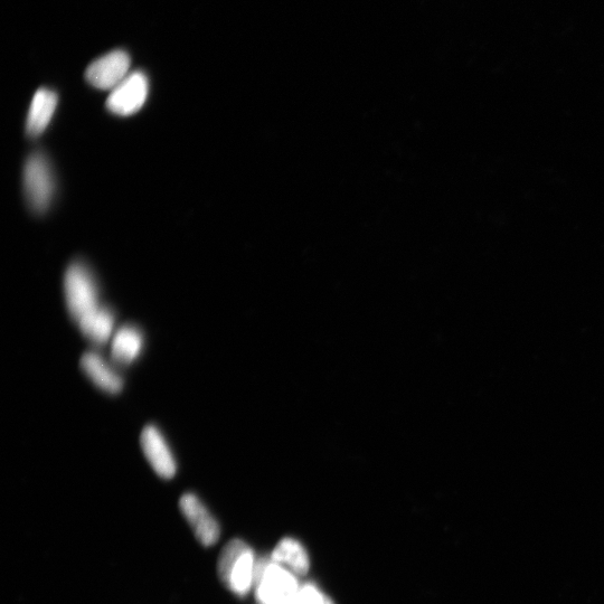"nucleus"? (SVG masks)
I'll return each mask as SVG.
<instances>
[{"instance_id": "nucleus-1", "label": "nucleus", "mask_w": 604, "mask_h": 604, "mask_svg": "<svg viewBox=\"0 0 604 604\" xmlns=\"http://www.w3.org/2000/svg\"><path fill=\"white\" fill-rule=\"evenodd\" d=\"M257 562L256 555L247 543L233 540L225 545L220 554L217 573L235 596L245 597L254 587Z\"/></svg>"}, {"instance_id": "nucleus-2", "label": "nucleus", "mask_w": 604, "mask_h": 604, "mask_svg": "<svg viewBox=\"0 0 604 604\" xmlns=\"http://www.w3.org/2000/svg\"><path fill=\"white\" fill-rule=\"evenodd\" d=\"M300 587L297 575L270 556L258 560L253 589L259 604H295Z\"/></svg>"}, {"instance_id": "nucleus-3", "label": "nucleus", "mask_w": 604, "mask_h": 604, "mask_svg": "<svg viewBox=\"0 0 604 604\" xmlns=\"http://www.w3.org/2000/svg\"><path fill=\"white\" fill-rule=\"evenodd\" d=\"M63 287L66 308L75 323L101 307L98 283L86 264L80 261L70 264Z\"/></svg>"}, {"instance_id": "nucleus-4", "label": "nucleus", "mask_w": 604, "mask_h": 604, "mask_svg": "<svg viewBox=\"0 0 604 604\" xmlns=\"http://www.w3.org/2000/svg\"><path fill=\"white\" fill-rule=\"evenodd\" d=\"M23 186L26 202L36 214H44L50 209L55 193V178L49 158L41 151H35L27 158Z\"/></svg>"}, {"instance_id": "nucleus-5", "label": "nucleus", "mask_w": 604, "mask_h": 604, "mask_svg": "<svg viewBox=\"0 0 604 604\" xmlns=\"http://www.w3.org/2000/svg\"><path fill=\"white\" fill-rule=\"evenodd\" d=\"M149 94V81L144 72L136 71L128 75L113 89L107 100V108L113 115L129 117L145 106Z\"/></svg>"}, {"instance_id": "nucleus-6", "label": "nucleus", "mask_w": 604, "mask_h": 604, "mask_svg": "<svg viewBox=\"0 0 604 604\" xmlns=\"http://www.w3.org/2000/svg\"><path fill=\"white\" fill-rule=\"evenodd\" d=\"M130 65L127 52L112 51L89 65L86 79L96 89L112 91L128 77Z\"/></svg>"}, {"instance_id": "nucleus-7", "label": "nucleus", "mask_w": 604, "mask_h": 604, "mask_svg": "<svg viewBox=\"0 0 604 604\" xmlns=\"http://www.w3.org/2000/svg\"><path fill=\"white\" fill-rule=\"evenodd\" d=\"M140 446L155 473L164 479H172L177 473V461L173 450L154 424L145 427L140 436Z\"/></svg>"}, {"instance_id": "nucleus-8", "label": "nucleus", "mask_w": 604, "mask_h": 604, "mask_svg": "<svg viewBox=\"0 0 604 604\" xmlns=\"http://www.w3.org/2000/svg\"><path fill=\"white\" fill-rule=\"evenodd\" d=\"M179 508L192 527L198 542L204 546H212L219 541L220 525L200 498L191 493L185 494L179 500Z\"/></svg>"}, {"instance_id": "nucleus-9", "label": "nucleus", "mask_w": 604, "mask_h": 604, "mask_svg": "<svg viewBox=\"0 0 604 604\" xmlns=\"http://www.w3.org/2000/svg\"><path fill=\"white\" fill-rule=\"evenodd\" d=\"M80 366L90 381L102 391L118 394L124 389V379L105 357L96 352L84 353Z\"/></svg>"}, {"instance_id": "nucleus-10", "label": "nucleus", "mask_w": 604, "mask_h": 604, "mask_svg": "<svg viewBox=\"0 0 604 604\" xmlns=\"http://www.w3.org/2000/svg\"><path fill=\"white\" fill-rule=\"evenodd\" d=\"M58 103V94L50 89L42 88L35 93L26 120L28 136L37 138L43 134L51 124Z\"/></svg>"}, {"instance_id": "nucleus-11", "label": "nucleus", "mask_w": 604, "mask_h": 604, "mask_svg": "<svg viewBox=\"0 0 604 604\" xmlns=\"http://www.w3.org/2000/svg\"><path fill=\"white\" fill-rule=\"evenodd\" d=\"M144 346L145 336L138 327L122 326L111 338L112 360L122 365L134 363L143 353Z\"/></svg>"}, {"instance_id": "nucleus-12", "label": "nucleus", "mask_w": 604, "mask_h": 604, "mask_svg": "<svg viewBox=\"0 0 604 604\" xmlns=\"http://www.w3.org/2000/svg\"><path fill=\"white\" fill-rule=\"evenodd\" d=\"M81 333L94 344L103 345L116 333V318L107 307H99L77 323Z\"/></svg>"}, {"instance_id": "nucleus-13", "label": "nucleus", "mask_w": 604, "mask_h": 604, "mask_svg": "<svg viewBox=\"0 0 604 604\" xmlns=\"http://www.w3.org/2000/svg\"><path fill=\"white\" fill-rule=\"evenodd\" d=\"M270 559L297 577H304L310 568L309 556L305 547L290 537L278 543L270 555Z\"/></svg>"}, {"instance_id": "nucleus-14", "label": "nucleus", "mask_w": 604, "mask_h": 604, "mask_svg": "<svg viewBox=\"0 0 604 604\" xmlns=\"http://www.w3.org/2000/svg\"><path fill=\"white\" fill-rule=\"evenodd\" d=\"M326 604H335V603L333 602V600H332V599H330V598H329V599L327 600Z\"/></svg>"}]
</instances>
